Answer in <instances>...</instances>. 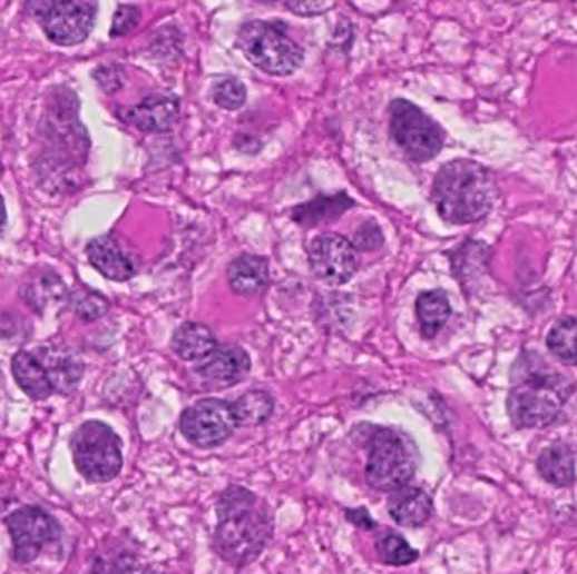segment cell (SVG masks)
Here are the masks:
<instances>
[{
  "instance_id": "cell-35",
  "label": "cell",
  "mask_w": 577,
  "mask_h": 574,
  "mask_svg": "<svg viewBox=\"0 0 577 574\" xmlns=\"http://www.w3.org/2000/svg\"><path fill=\"white\" fill-rule=\"evenodd\" d=\"M6 226V208L4 202H2V198H0V235H2V229Z\"/></svg>"
},
{
  "instance_id": "cell-24",
  "label": "cell",
  "mask_w": 577,
  "mask_h": 574,
  "mask_svg": "<svg viewBox=\"0 0 577 574\" xmlns=\"http://www.w3.org/2000/svg\"><path fill=\"white\" fill-rule=\"evenodd\" d=\"M25 298L36 310L45 311L63 304L67 298V287L58 275L41 274L35 281L28 284Z\"/></svg>"
},
{
  "instance_id": "cell-16",
  "label": "cell",
  "mask_w": 577,
  "mask_h": 574,
  "mask_svg": "<svg viewBox=\"0 0 577 574\" xmlns=\"http://www.w3.org/2000/svg\"><path fill=\"white\" fill-rule=\"evenodd\" d=\"M90 264L108 280L127 281L136 275V265L119 243L108 236L94 239L87 248Z\"/></svg>"
},
{
  "instance_id": "cell-5",
  "label": "cell",
  "mask_w": 577,
  "mask_h": 574,
  "mask_svg": "<svg viewBox=\"0 0 577 574\" xmlns=\"http://www.w3.org/2000/svg\"><path fill=\"white\" fill-rule=\"evenodd\" d=\"M237 44L255 68L271 77L296 73L304 61L303 49L271 22L251 21L242 26Z\"/></svg>"
},
{
  "instance_id": "cell-6",
  "label": "cell",
  "mask_w": 577,
  "mask_h": 574,
  "mask_svg": "<svg viewBox=\"0 0 577 574\" xmlns=\"http://www.w3.org/2000/svg\"><path fill=\"white\" fill-rule=\"evenodd\" d=\"M70 446L75 465L87 481L110 482L123 471V443L105 423H84L71 436Z\"/></svg>"
},
{
  "instance_id": "cell-17",
  "label": "cell",
  "mask_w": 577,
  "mask_h": 574,
  "mask_svg": "<svg viewBox=\"0 0 577 574\" xmlns=\"http://www.w3.org/2000/svg\"><path fill=\"white\" fill-rule=\"evenodd\" d=\"M229 287L238 295L254 297L262 294L268 285V264L265 258L244 255L229 264L226 270Z\"/></svg>"
},
{
  "instance_id": "cell-13",
  "label": "cell",
  "mask_w": 577,
  "mask_h": 574,
  "mask_svg": "<svg viewBox=\"0 0 577 574\" xmlns=\"http://www.w3.org/2000/svg\"><path fill=\"white\" fill-rule=\"evenodd\" d=\"M390 517L402 527H422L434 513L431 495L419 487L403 485L390 494L387 502Z\"/></svg>"
},
{
  "instance_id": "cell-12",
  "label": "cell",
  "mask_w": 577,
  "mask_h": 574,
  "mask_svg": "<svg viewBox=\"0 0 577 574\" xmlns=\"http://www.w3.org/2000/svg\"><path fill=\"white\" fill-rule=\"evenodd\" d=\"M193 370L208 389L229 388L251 373V357L242 347L225 344L198 360Z\"/></svg>"
},
{
  "instance_id": "cell-27",
  "label": "cell",
  "mask_w": 577,
  "mask_h": 574,
  "mask_svg": "<svg viewBox=\"0 0 577 574\" xmlns=\"http://www.w3.org/2000/svg\"><path fill=\"white\" fill-rule=\"evenodd\" d=\"M375 550L380 561L389 566H408L419 557V551L414 550L405 537L392 531L376 540Z\"/></svg>"
},
{
  "instance_id": "cell-10",
  "label": "cell",
  "mask_w": 577,
  "mask_h": 574,
  "mask_svg": "<svg viewBox=\"0 0 577 574\" xmlns=\"http://www.w3.org/2000/svg\"><path fill=\"white\" fill-rule=\"evenodd\" d=\"M310 265L324 284L333 287L349 284L359 270L356 248L344 236L324 232L311 243Z\"/></svg>"
},
{
  "instance_id": "cell-21",
  "label": "cell",
  "mask_w": 577,
  "mask_h": 574,
  "mask_svg": "<svg viewBox=\"0 0 577 574\" xmlns=\"http://www.w3.org/2000/svg\"><path fill=\"white\" fill-rule=\"evenodd\" d=\"M415 314L421 324V334L426 339H432L441 333L442 327L451 317V304L442 290L424 291L415 301Z\"/></svg>"
},
{
  "instance_id": "cell-15",
  "label": "cell",
  "mask_w": 577,
  "mask_h": 574,
  "mask_svg": "<svg viewBox=\"0 0 577 574\" xmlns=\"http://www.w3.org/2000/svg\"><path fill=\"white\" fill-rule=\"evenodd\" d=\"M178 101L164 95L146 98L126 111V120L143 132H167L178 120Z\"/></svg>"
},
{
  "instance_id": "cell-3",
  "label": "cell",
  "mask_w": 577,
  "mask_h": 574,
  "mask_svg": "<svg viewBox=\"0 0 577 574\" xmlns=\"http://www.w3.org/2000/svg\"><path fill=\"white\" fill-rule=\"evenodd\" d=\"M524 360L508 393V416L517 428H544L559 418L574 388L563 374L532 367L529 357Z\"/></svg>"
},
{
  "instance_id": "cell-20",
  "label": "cell",
  "mask_w": 577,
  "mask_h": 574,
  "mask_svg": "<svg viewBox=\"0 0 577 574\" xmlns=\"http://www.w3.org/2000/svg\"><path fill=\"white\" fill-rule=\"evenodd\" d=\"M12 374L26 395L32 399H46L52 395L45 369L36 350H21L12 359Z\"/></svg>"
},
{
  "instance_id": "cell-8",
  "label": "cell",
  "mask_w": 577,
  "mask_h": 574,
  "mask_svg": "<svg viewBox=\"0 0 577 574\" xmlns=\"http://www.w3.org/2000/svg\"><path fill=\"white\" fill-rule=\"evenodd\" d=\"M237 428L234 403L225 399H199L179 416V432L199 451L223 445Z\"/></svg>"
},
{
  "instance_id": "cell-29",
  "label": "cell",
  "mask_w": 577,
  "mask_h": 574,
  "mask_svg": "<svg viewBox=\"0 0 577 574\" xmlns=\"http://www.w3.org/2000/svg\"><path fill=\"white\" fill-rule=\"evenodd\" d=\"M75 310L84 320H97L108 311V301L95 291H81L75 297Z\"/></svg>"
},
{
  "instance_id": "cell-11",
  "label": "cell",
  "mask_w": 577,
  "mask_h": 574,
  "mask_svg": "<svg viewBox=\"0 0 577 574\" xmlns=\"http://www.w3.org/2000/svg\"><path fill=\"white\" fill-rule=\"evenodd\" d=\"M8 527L19 563L35 561L42 547L58 540L61 533L58 523L38 507L19 508L9 517Z\"/></svg>"
},
{
  "instance_id": "cell-26",
  "label": "cell",
  "mask_w": 577,
  "mask_h": 574,
  "mask_svg": "<svg viewBox=\"0 0 577 574\" xmlns=\"http://www.w3.org/2000/svg\"><path fill=\"white\" fill-rule=\"evenodd\" d=\"M488 260H490V249L481 241H467L461 248L456 249L452 257L456 277L461 280L478 277L487 271Z\"/></svg>"
},
{
  "instance_id": "cell-14",
  "label": "cell",
  "mask_w": 577,
  "mask_h": 574,
  "mask_svg": "<svg viewBox=\"0 0 577 574\" xmlns=\"http://www.w3.org/2000/svg\"><path fill=\"white\" fill-rule=\"evenodd\" d=\"M45 369L52 395H67L77 388L84 376V364L67 350L39 347L35 349Z\"/></svg>"
},
{
  "instance_id": "cell-18",
  "label": "cell",
  "mask_w": 577,
  "mask_h": 574,
  "mask_svg": "<svg viewBox=\"0 0 577 574\" xmlns=\"http://www.w3.org/2000/svg\"><path fill=\"white\" fill-rule=\"evenodd\" d=\"M537 471L554 487H569L576 481V462L569 446L563 443L547 446L537 458Z\"/></svg>"
},
{
  "instance_id": "cell-28",
  "label": "cell",
  "mask_w": 577,
  "mask_h": 574,
  "mask_svg": "<svg viewBox=\"0 0 577 574\" xmlns=\"http://www.w3.org/2000/svg\"><path fill=\"white\" fill-rule=\"evenodd\" d=\"M213 100L225 110H238L247 100V90L237 78H223L213 87Z\"/></svg>"
},
{
  "instance_id": "cell-2",
  "label": "cell",
  "mask_w": 577,
  "mask_h": 574,
  "mask_svg": "<svg viewBox=\"0 0 577 574\" xmlns=\"http://www.w3.org/2000/svg\"><path fill=\"white\" fill-rule=\"evenodd\" d=\"M493 176L473 160H452L436 174L432 201L439 216L451 225H471L493 209L497 199Z\"/></svg>"
},
{
  "instance_id": "cell-19",
  "label": "cell",
  "mask_w": 577,
  "mask_h": 574,
  "mask_svg": "<svg viewBox=\"0 0 577 574\" xmlns=\"http://www.w3.org/2000/svg\"><path fill=\"white\" fill-rule=\"evenodd\" d=\"M170 347L183 360H202L218 347V343L209 327L188 323L176 329Z\"/></svg>"
},
{
  "instance_id": "cell-1",
  "label": "cell",
  "mask_w": 577,
  "mask_h": 574,
  "mask_svg": "<svg viewBox=\"0 0 577 574\" xmlns=\"http://www.w3.org/2000/svg\"><path fill=\"white\" fill-rule=\"evenodd\" d=\"M216 519L213 550L235 567L254 563L274 533V519L267 505L241 485H229L219 495Z\"/></svg>"
},
{
  "instance_id": "cell-7",
  "label": "cell",
  "mask_w": 577,
  "mask_h": 574,
  "mask_svg": "<svg viewBox=\"0 0 577 574\" xmlns=\"http://www.w3.org/2000/svg\"><path fill=\"white\" fill-rule=\"evenodd\" d=\"M390 133L412 162H429L444 146L441 127L418 105L408 100L390 103Z\"/></svg>"
},
{
  "instance_id": "cell-33",
  "label": "cell",
  "mask_w": 577,
  "mask_h": 574,
  "mask_svg": "<svg viewBox=\"0 0 577 574\" xmlns=\"http://www.w3.org/2000/svg\"><path fill=\"white\" fill-rule=\"evenodd\" d=\"M344 514H346V519H349L353 526L359 527V530L373 531L376 527V523L373 521V517L370 516L369 508L366 507L346 508Z\"/></svg>"
},
{
  "instance_id": "cell-9",
  "label": "cell",
  "mask_w": 577,
  "mask_h": 574,
  "mask_svg": "<svg viewBox=\"0 0 577 574\" xmlns=\"http://www.w3.org/2000/svg\"><path fill=\"white\" fill-rule=\"evenodd\" d=\"M29 11L41 19L46 34L56 44L74 46L90 34L97 16L94 2H36L28 4Z\"/></svg>"
},
{
  "instance_id": "cell-31",
  "label": "cell",
  "mask_w": 577,
  "mask_h": 574,
  "mask_svg": "<svg viewBox=\"0 0 577 574\" xmlns=\"http://www.w3.org/2000/svg\"><path fill=\"white\" fill-rule=\"evenodd\" d=\"M139 18V11H137V8H134V6H120L117 12H115L110 34L114 36V38L127 34V32L136 28Z\"/></svg>"
},
{
  "instance_id": "cell-22",
  "label": "cell",
  "mask_w": 577,
  "mask_h": 574,
  "mask_svg": "<svg viewBox=\"0 0 577 574\" xmlns=\"http://www.w3.org/2000/svg\"><path fill=\"white\" fill-rule=\"evenodd\" d=\"M353 205L355 202L346 195L331 196V198L330 196H323V198L313 199L307 205L294 209L293 218L300 225H320V222L336 219L346 209L353 208Z\"/></svg>"
},
{
  "instance_id": "cell-34",
  "label": "cell",
  "mask_w": 577,
  "mask_h": 574,
  "mask_svg": "<svg viewBox=\"0 0 577 574\" xmlns=\"http://www.w3.org/2000/svg\"><path fill=\"white\" fill-rule=\"evenodd\" d=\"M123 71L119 68H101L97 73L98 83L107 91L119 90L123 87Z\"/></svg>"
},
{
  "instance_id": "cell-23",
  "label": "cell",
  "mask_w": 577,
  "mask_h": 574,
  "mask_svg": "<svg viewBox=\"0 0 577 574\" xmlns=\"http://www.w3.org/2000/svg\"><path fill=\"white\" fill-rule=\"evenodd\" d=\"M235 416L238 426L244 428H255L265 425L274 415L275 402L267 392L254 389L245 393L234 403Z\"/></svg>"
},
{
  "instance_id": "cell-4",
  "label": "cell",
  "mask_w": 577,
  "mask_h": 574,
  "mask_svg": "<svg viewBox=\"0 0 577 574\" xmlns=\"http://www.w3.org/2000/svg\"><path fill=\"white\" fill-rule=\"evenodd\" d=\"M366 429V484L373 491L389 492L409 485L414 478L421 454L412 436L390 426L363 423Z\"/></svg>"
},
{
  "instance_id": "cell-32",
  "label": "cell",
  "mask_w": 577,
  "mask_h": 574,
  "mask_svg": "<svg viewBox=\"0 0 577 574\" xmlns=\"http://www.w3.org/2000/svg\"><path fill=\"white\" fill-rule=\"evenodd\" d=\"M285 8L296 16H320L333 9L334 4L333 2L316 0V2H287Z\"/></svg>"
},
{
  "instance_id": "cell-25",
  "label": "cell",
  "mask_w": 577,
  "mask_h": 574,
  "mask_svg": "<svg viewBox=\"0 0 577 574\" xmlns=\"http://www.w3.org/2000/svg\"><path fill=\"white\" fill-rule=\"evenodd\" d=\"M547 347L560 363L577 364V318L563 317L547 336Z\"/></svg>"
},
{
  "instance_id": "cell-30",
  "label": "cell",
  "mask_w": 577,
  "mask_h": 574,
  "mask_svg": "<svg viewBox=\"0 0 577 574\" xmlns=\"http://www.w3.org/2000/svg\"><path fill=\"white\" fill-rule=\"evenodd\" d=\"M382 231H380L379 225L373 221L363 222L359 231L355 232V239H353V246L356 249H362V251H375L382 246Z\"/></svg>"
}]
</instances>
